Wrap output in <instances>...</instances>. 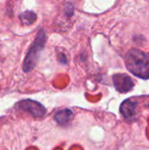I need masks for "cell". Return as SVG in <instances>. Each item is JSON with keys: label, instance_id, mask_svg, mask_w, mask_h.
I'll return each mask as SVG.
<instances>
[{"label": "cell", "instance_id": "ba28073f", "mask_svg": "<svg viewBox=\"0 0 149 150\" xmlns=\"http://www.w3.org/2000/svg\"><path fill=\"white\" fill-rule=\"evenodd\" d=\"M148 106H149V105H148Z\"/></svg>", "mask_w": 149, "mask_h": 150}, {"label": "cell", "instance_id": "52a82bcc", "mask_svg": "<svg viewBox=\"0 0 149 150\" xmlns=\"http://www.w3.org/2000/svg\"><path fill=\"white\" fill-rule=\"evenodd\" d=\"M19 18L21 19V21L25 24V25H31L32 24L35 20H36V14L33 13L32 11H25L23 13H21L19 15Z\"/></svg>", "mask_w": 149, "mask_h": 150}, {"label": "cell", "instance_id": "277c9868", "mask_svg": "<svg viewBox=\"0 0 149 150\" xmlns=\"http://www.w3.org/2000/svg\"><path fill=\"white\" fill-rule=\"evenodd\" d=\"M113 84L119 92L126 93L133 87V79L126 74H117L112 76Z\"/></svg>", "mask_w": 149, "mask_h": 150}, {"label": "cell", "instance_id": "7a4b0ae2", "mask_svg": "<svg viewBox=\"0 0 149 150\" xmlns=\"http://www.w3.org/2000/svg\"><path fill=\"white\" fill-rule=\"evenodd\" d=\"M46 42V34L44 30H40V32L37 34V37L33 43L32 44L31 47L29 48L28 54L25 56V59L23 63V70L25 72H28L33 69V68L36 66L39 55L40 54V51L44 47Z\"/></svg>", "mask_w": 149, "mask_h": 150}, {"label": "cell", "instance_id": "6da1fadb", "mask_svg": "<svg viewBox=\"0 0 149 150\" xmlns=\"http://www.w3.org/2000/svg\"><path fill=\"white\" fill-rule=\"evenodd\" d=\"M127 69L134 76L142 78H149V54L138 49L130 50L125 59Z\"/></svg>", "mask_w": 149, "mask_h": 150}, {"label": "cell", "instance_id": "3957f363", "mask_svg": "<svg viewBox=\"0 0 149 150\" xmlns=\"http://www.w3.org/2000/svg\"><path fill=\"white\" fill-rule=\"evenodd\" d=\"M18 108L26 112H29L30 114L37 118H40L44 116L46 113V109L41 104H40L37 101L31 100V99L20 101L18 104Z\"/></svg>", "mask_w": 149, "mask_h": 150}, {"label": "cell", "instance_id": "5b68a950", "mask_svg": "<svg viewBox=\"0 0 149 150\" xmlns=\"http://www.w3.org/2000/svg\"><path fill=\"white\" fill-rule=\"evenodd\" d=\"M137 103L129 99L124 101L120 105V112L126 119H131L135 114Z\"/></svg>", "mask_w": 149, "mask_h": 150}, {"label": "cell", "instance_id": "8992f818", "mask_svg": "<svg viewBox=\"0 0 149 150\" xmlns=\"http://www.w3.org/2000/svg\"><path fill=\"white\" fill-rule=\"evenodd\" d=\"M73 116V112L69 109H65L59 111L55 115H54V120L56 122L61 126L67 125L70 120Z\"/></svg>", "mask_w": 149, "mask_h": 150}]
</instances>
